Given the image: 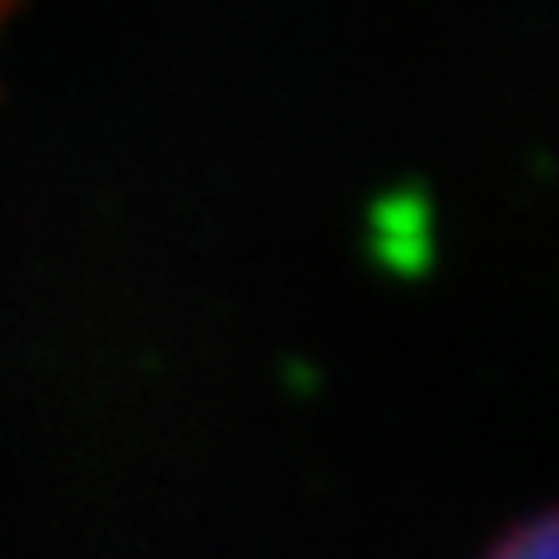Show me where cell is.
<instances>
[{"mask_svg":"<svg viewBox=\"0 0 559 559\" xmlns=\"http://www.w3.org/2000/svg\"><path fill=\"white\" fill-rule=\"evenodd\" d=\"M485 559H559L555 555V518L536 513L532 522H518V527H509L495 540V550Z\"/></svg>","mask_w":559,"mask_h":559,"instance_id":"6da1fadb","label":"cell"},{"mask_svg":"<svg viewBox=\"0 0 559 559\" xmlns=\"http://www.w3.org/2000/svg\"><path fill=\"white\" fill-rule=\"evenodd\" d=\"M28 0H0V38H5V28L14 24V14H20Z\"/></svg>","mask_w":559,"mask_h":559,"instance_id":"7a4b0ae2","label":"cell"}]
</instances>
